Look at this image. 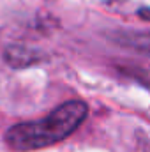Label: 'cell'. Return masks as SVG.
Masks as SVG:
<instances>
[{
	"label": "cell",
	"mask_w": 150,
	"mask_h": 152,
	"mask_svg": "<svg viewBox=\"0 0 150 152\" xmlns=\"http://www.w3.org/2000/svg\"><path fill=\"white\" fill-rule=\"evenodd\" d=\"M88 108L83 101H67L44 118L21 122L7 129L5 142L11 149L21 152L39 151L71 136L87 118Z\"/></svg>",
	"instance_id": "6da1fadb"
},
{
	"label": "cell",
	"mask_w": 150,
	"mask_h": 152,
	"mask_svg": "<svg viewBox=\"0 0 150 152\" xmlns=\"http://www.w3.org/2000/svg\"><path fill=\"white\" fill-rule=\"evenodd\" d=\"M111 41L117 42L122 48L143 53L150 57V32H133V30H122L115 32L111 36Z\"/></svg>",
	"instance_id": "7a4b0ae2"
},
{
	"label": "cell",
	"mask_w": 150,
	"mask_h": 152,
	"mask_svg": "<svg viewBox=\"0 0 150 152\" xmlns=\"http://www.w3.org/2000/svg\"><path fill=\"white\" fill-rule=\"evenodd\" d=\"M138 16H140L141 20H145V21H150V7L140 9V11H138Z\"/></svg>",
	"instance_id": "3957f363"
}]
</instances>
